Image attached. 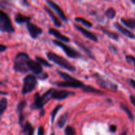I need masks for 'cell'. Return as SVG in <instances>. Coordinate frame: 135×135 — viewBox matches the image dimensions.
<instances>
[{"instance_id":"6da1fadb","label":"cell","mask_w":135,"mask_h":135,"mask_svg":"<svg viewBox=\"0 0 135 135\" xmlns=\"http://www.w3.org/2000/svg\"><path fill=\"white\" fill-rule=\"evenodd\" d=\"M57 73L64 80V81L55 83V84L57 86L63 88H82V90L84 89L86 85L83 84V82L73 77L69 74L60 71H57Z\"/></svg>"},{"instance_id":"7a4b0ae2","label":"cell","mask_w":135,"mask_h":135,"mask_svg":"<svg viewBox=\"0 0 135 135\" xmlns=\"http://www.w3.org/2000/svg\"><path fill=\"white\" fill-rule=\"evenodd\" d=\"M29 56L25 52H21L17 54L14 59V70L16 72L26 73L28 71V61Z\"/></svg>"},{"instance_id":"3957f363","label":"cell","mask_w":135,"mask_h":135,"mask_svg":"<svg viewBox=\"0 0 135 135\" xmlns=\"http://www.w3.org/2000/svg\"><path fill=\"white\" fill-rule=\"evenodd\" d=\"M54 88H50L48 90L46 91L45 93L40 96L39 92H37L34 94V102L31 104L32 109H43L44 106L51 99V94H52Z\"/></svg>"},{"instance_id":"277c9868","label":"cell","mask_w":135,"mask_h":135,"mask_svg":"<svg viewBox=\"0 0 135 135\" xmlns=\"http://www.w3.org/2000/svg\"><path fill=\"white\" fill-rule=\"evenodd\" d=\"M46 55H47V57L49 60L52 61L53 63H55L56 65H58L62 68L65 69L69 71H71V72H75L76 71V68H75V66L73 65L69 61H68L65 58L62 57L60 55H57L54 52H51V51L47 52L46 54Z\"/></svg>"},{"instance_id":"5b68a950","label":"cell","mask_w":135,"mask_h":135,"mask_svg":"<svg viewBox=\"0 0 135 135\" xmlns=\"http://www.w3.org/2000/svg\"><path fill=\"white\" fill-rule=\"evenodd\" d=\"M0 30L2 32L13 33L15 32L9 15L2 10L0 11Z\"/></svg>"},{"instance_id":"8992f818","label":"cell","mask_w":135,"mask_h":135,"mask_svg":"<svg viewBox=\"0 0 135 135\" xmlns=\"http://www.w3.org/2000/svg\"><path fill=\"white\" fill-rule=\"evenodd\" d=\"M37 85V79L33 75H28L23 79L22 94L23 95L32 92Z\"/></svg>"},{"instance_id":"52a82bcc","label":"cell","mask_w":135,"mask_h":135,"mask_svg":"<svg viewBox=\"0 0 135 135\" xmlns=\"http://www.w3.org/2000/svg\"><path fill=\"white\" fill-rule=\"evenodd\" d=\"M53 43L55 45H56L57 46L60 47V48H61L65 51L67 56L69 57L73 58V59H77V58H80L81 57V55H80V54L79 51H77L75 49L71 47L70 46H68L67 45L65 44L63 42H60L59 40H53Z\"/></svg>"},{"instance_id":"ba28073f","label":"cell","mask_w":135,"mask_h":135,"mask_svg":"<svg viewBox=\"0 0 135 135\" xmlns=\"http://www.w3.org/2000/svg\"><path fill=\"white\" fill-rule=\"evenodd\" d=\"M95 77L96 79V81L97 83L103 88H111V89L115 90H117V86L115 84H114L112 82L109 81L108 79H105L104 77H103L102 76L100 75L99 74L96 73L95 74Z\"/></svg>"},{"instance_id":"9c48e42d","label":"cell","mask_w":135,"mask_h":135,"mask_svg":"<svg viewBox=\"0 0 135 135\" xmlns=\"http://www.w3.org/2000/svg\"><path fill=\"white\" fill-rule=\"evenodd\" d=\"M46 3H47V5L57 13L58 16H59V18L62 20V21H65V22H67L68 21V18L67 17V16L65 15V13L63 12V11L62 10L61 8L53 0H46Z\"/></svg>"},{"instance_id":"30bf717a","label":"cell","mask_w":135,"mask_h":135,"mask_svg":"<svg viewBox=\"0 0 135 135\" xmlns=\"http://www.w3.org/2000/svg\"><path fill=\"white\" fill-rule=\"evenodd\" d=\"M26 28H27L30 37L32 39H36L38 36L42 34V32H43L40 27L32 23V22H28L26 24Z\"/></svg>"},{"instance_id":"8fae6325","label":"cell","mask_w":135,"mask_h":135,"mask_svg":"<svg viewBox=\"0 0 135 135\" xmlns=\"http://www.w3.org/2000/svg\"><path fill=\"white\" fill-rule=\"evenodd\" d=\"M73 95H75V92H73L67 90H57L54 88L52 94H51V98L59 100H64L69 96H73Z\"/></svg>"},{"instance_id":"7c38bea8","label":"cell","mask_w":135,"mask_h":135,"mask_svg":"<svg viewBox=\"0 0 135 135\" xmlns=\"http://www.w3.org/2000/svg\"><path fill=\"white\" fill-rule=\"evenodd\" d=\"M28 67L29 70H30L33 73L36 74V75H40L43 72V68H42V65L37 61L29 59L28 61Z\"/></svg>"},{"instance_id":"4fadbf2b","label":"cell","mask_w":135,"mask_h":135,"mask_svg":"<svg viewBox=\"0 0 135 135\" xmlns=\"http://www.w3.org/2000/svg\"><path fill=\"white\" fill-rule=\"evenodd\" d=\"M74 26H75V28H76L78 31L80 32L85 38H88V39L90 40L95 42H97L98 41L97 36H96V34H94L93 32H91L88 31V30H86V29L82 27V26H79V25H74Z\"/></svg>"},{"instance_id":"5bb4252c","label":"cell","mask_w":135,"mask_h":135,"mask_svg":"<svg viewBox=\"0 0 135 135\" xmlns=\"http://www.w3.org/2000/svg\"><path fill=\"white\" fill-rule=\"evenodd\" d=\"M44 9L45 11L47 13V15L50 16V17L51 18V21H52L53 22H54V25L56 26H57V27H59V28L61 27L62 26L61 21H60V19H59V18H58L56 15H55V13L52 11V10H51L50 8H49L47 6H46V5H45V6H44Z\"/></svg>"},{"instance_id":"9a60e30c","label":"cell","mask_w":135,"mask_h":135,"mask_svg":"<svg viewBox=\"0 0 135 135\" xmlns=\"http://www.w3.org/2000/svg\"><path fill=\"white\" fill-rule=\"evenodd\" d=\"M113 25H114L115 27L120 32L122 33L124 36H125L127 37V38H130V39H135L134 34H133V32H131V31H129V30H128V29H127L126 28L124 27L123 26H122L121 24L116 22H114Z\"/></svg>"},{"instance_id":"2e32d148","label":"cell","mask_w":135,"mask_h":135,"mask_svg":"<svg viewBox=\"0 0 135 135\" xmlns=\"http://www.w3.org/2000/svg\"><path fill=\"white\" fill-rule=\"evenodd\" d=\"M26 102L25 100H21L17 107V112L18 115V122L21 125H22V122L24 121V115H23V110L26 106Z\"/></svg>"},{"instance_id":"e0dca14e","label":"cell","mask_w":135,"mask_h":135,"mask_svg":"<svg viewBox=\"0 0 135 135\" xmlns=\"http://www.w3.org/2000/svg\"><path fill=\"white\" fill-rule=\"evenodd\" d=\"M49 34H51V35L54 36V37H55L56 38H57L58 40H61V42H69L70 41V39L66 36L63 35V34L60 32L59 31H58L55 28H50L48 30Z\"/></svg>"},{"instance_id":"ac0fdd59","label":"cell","mask_w":135,"mask_h":135,"mask_svg":"<svg viewBox=\"0 0 135 135\" xmlns=\"http://www.w3.org/2000/svg\"><path fill=\"white\" fill-rule=\"evenodd\" d=\"M31 20V17L29 16L24 15L21 13H17L15 16V22L17 24L28 23Z\"/></svg>"},{"instance_id":"d6986e66","label":"cell","mask_w":135,"mask_h":135,"mask_svg":"<svg viewBox=\"0 0 135 135\" xmlns=\"http://www.w3.org/2000/svg\"><path fill=\"white\" fill-rule=\"evenodd\" d=\"M100 29L104 33V34H105V35L108 36L109 37V38H111V39L114 40H116V41H117L119 40V34H117V33L115 32H113V31H110V30H108V29L102 27V26H100Z\"/></svg>"},{"instance_id":"ffe728a7","label":"cell","mask_w":135,"mask_h":135,"mask_svg":"<svg viewBox=\"0 0 135 135\" xmlns=\"http://www.w3.org/2000/svg\"><path fill=\"white\" fill-rule=\"evenodd\" d=\"M121 23L123 25H125L127 27L131 29L135 28V18H121L120 19Z\"/></svg>"},{"instance_id":"44dd1931","label":"cell","mask_w":135,"mask_h":135,"mask_svg":"<svg viewBox=\"0 0 135 135\" xmlns=\"http://www.w3.org/2000/svg\"><path fill=\"white\" fill-rule=\"evenodd\" d=\"M22 127V133H24L25 135H34V129L33 127L32 126L31 124L28 122L26 121L25 123V125Z\"/></svg>"},{"instance_id":"7402d4cb","label":"cell","mask_w":135,"mask_h":135,"mask_svg":"<svg viewBox=\"0 0 135 135\" xmlns=\"http://www.w3.org/2000/svg\"><path fill=\"white\" fill-rule=\"evenodd\" d=\"M68 113H65L64 114L61 115L59 117V119L57 121V126L58 127L60 128V129H62L63 127L65 125L66 122L67 121V119H68Z\"/></svg>"},{"instance_id":"603a6c76","label":"cell","mask_w":135,"mask_h":135,"mask_svg":"<svg viewBox=\"0 0 135 135\" xmlns=\"http://www.w3.org/2000/svg\"><path fill=\"white\" fill-rule=\"evenodd\" d=\"M75 43H76V44L77 45V46H79V47H80V48L81 49V50H83V51L86 53V54L88 57H90L91 59H94V55L92 54V53L91 52L90 50H88L86 46H84V45L80 43V42H77V41H75Z\"/></svg>"},{"instance_id":"cb8c5ba5","label":"cell","mask_w":135,"mask_h":135,"mask_svg":"<svg viewBox=\"0 0 135 135\" xmlns=\"http://www.w3.org/2000/svg\"><path fill=\"white\" fill-rule=\"evenodd\" d=\"M120 106H121V108L127 113V115H128V117H129V119L131 121H133L134 120V117H133V115L132 113V112H131V110L129 109V108H128V106L125 104H124L123 103H121L120 104Z\"/></svg>"},{"instance_id":"d4e9b609","label":"cell","mask_w":135,"mask_h":135,"mask_svg":"<svg viewBox=\"0 0 135 135\" xmlns=\"http://www.w3.org/2000/svg\"><path fill=\"white\" fill-rule=\"evenodd\" d=\"M75 21L76 22H80L83 25H84V26H86L88 28H92V23L90 22L89 21L86 20V18H83V17H76L75 18Z\"/></svg>"},{"instance_id":"484cf974","label":"cell","mask_w":135,"mask_h":135,"mask_svg":"<svg viewBox=\"0 0 135 135\" xmlns=\"http://www.w3.org/2000/svg\"><path fill=\"white\" fill-rule=\"evenodd\" d=\"M7 104L8 102L6 98H3L1 99V101H0V115L1 116H2L5 111L6 110L7 108Z\"/></svg>"},{"instance_id":"4316f807","label":"cell","mask_w":135,"mask_h":135,"mask_svg":"<svg viewBox=\"0 0 135 135\" xmlns=\"http://www.w3.org/2000/svg\"><path fill=\"white\" fill-rule=\"evenodd\" d=\"M105 16L109 19H113L116 16V11L113 7H109L105 11Z\"/></svg>"},{"instance_id":"83f0119b","label":"cell","mask_w":135,"mask_h":135,"mask_svg":"<svg viewBox=\"0 0 135 135\" xmlns=\"http://www.w3.org/2000/svg\"><path fill=\"white\" fill-rule=\"evenodd\" d=\"M63 108V105H57L56 107H55V108H54V109H53L52 111H51V124L54 123V120H55V116H56L57 113V112H59V109H60L61 108Z\"/></svg>"},{"instance_id":"f1b7e54d","label":"cell","mask_w":135,"mask_h":135,"mask_svg":"<svg viewBox=\"0 0 135 135\" xmlns=\"http://www.w3.org/2000/svg\"><path fill=\"white\" fill-rule=\"evenodd\" d=\"M84 92H93V93H104L103 92H102L101 90H97L96 88H94V87L91 86H88L86 85L84 87V89L83 90Z\"/></svg>"},{"instance_id":"f546056e","label":"cell","mask_w":135,"mask_h":135,"mask_svg":"<svg viewBox=\"0 0 135 135\" xmlns=\"http://www.w3.org/2000/svg\"><path fill=\"white\" fill-rule=\"evenodd\" d=\"M36 61H37L38 62H39L41 65L44 66H46V67H52V65L50 64L47 60H46L45 59L42 57H36Z\"/></svg>"},{"instance_id":"4dcf8cb0","label":"cell","mask_w":135,"mask_h":135,"mask_svg":"<svg viewBox=\"0 0 135 135\" xmlns=\"http://www.w3.org/2000/svg\"><path fill=\"white\" fill-rule=\"evenodd\" d=\"M65 135H75V131L73 127L68 125L65 129Z\"/></svg>"},{"instance_id":"1f68e13d","label":"cell","mask_w":135,"mask_h":135,"mask_svg":"<svg viewBox=\"0 0 135 135\" xmlns=\"http://www.w3.org/2000/svg\"><path fill=\"white\" fill-rule=\"evenodd\" d=\"M125 59L129 63H133L135 67V57L133 55H126Z\"/></svg>"},{"instance_id":"d6a6232c","label":"cell","mask_w":135,"mask_h":135,"mask_svg":"<svg viewBox=\"0 0 135 135\" xmlns=\"http://www.w3.org/2000/svg\"><path fill=\"white\" fill-rule=\"evenodd\" d=\"M38 135H44V129L42 126H40L38 127Z\"/></svg>"},{"instance_id":"836d02e7","label":"cell","mask_w":135,"mask_h":135,"mask_svg":"<svg viewBox=\"0 0 135 135\" xmlns=\"http://www.w3.org/2000/svg\"><path fill=\"white\" fill-rule=\"evenodd\" d=\"M109 131H110V132H112L113 133H115L116 131H117V126L115 125H110L109 126Z\"/></svg>"},{"instance_id":"e575fe53","label":"cell","mask_w":135,"mask_h":135,"mask_svg":"<svg viewBox=\"0 0 135 135\" xmlns=\"http://www.w3.org/2000/svg\"><path fill=\"white\" fill-rule=\"evenodd\" d=\"M109 49H110V50L113 53H115L116 51H117V48L114 46H113V45H109Z\"/></svg>"},{"instance_id":"d590c367","label":"cell","mask_w":135,"mask_h":135,"mask_svg":"<svg viewBox=\"0 0 135 135\" xmlns=\"http://www.w3.org/2000/svg\"><path fill=\"white\" fill-rule=\"evenodd\" d=\"M7 47L6 46L1 44V46H0V51H1V53L3 52L4 51H5V50H7Z\"/></svg>"},{"instance_id":"8d00e7d4","label":"cell","mask_w":135,"mask_h":135,"mask_svg":"<svg viewBox=\"0 0 135 135\" xmlns=\"http://www.w3.org/2000/svg\"><path fill=\"white\" fill-rule=\"evenodd\" d=\"M130 100H131V102L132 104H133V105L135 107V96H133V95H131Z\"/></svg>"},{"instance_id":"74e56055","label":"cell","mask_w":135,"mask_h":135,"mask_svg":"<svg viewBox=\"0 0 135 135\" xmlns=\"http://www.w3.org/2000/svg\"><path fill=\"white\" fill-rule=\"evenodd\" d=\"M129 83H130L131 85L132 86H133V88L135 89V80H134V79H131L130 80H129Z\"/></svg>"},{"instance_id":"f35d334b","label":"cell","mask_w":135,"mask_h":135,"mask_svg":"<svg viewBox=\"0 0 135 135\" xmlns=\"http://www.w3.org/2000/svg\"><path fill=\"white\" fill-rule=\"evenodd\" d=\"M22 1V4H23L25 6H27L28 5V0H21Z\"/></svg>"},{"instance_id":"ab89813d","label":"cell","mask_w":135,"mask_h":135,"mask_svg":"<svg viewBox=\"0 0 135 135\" xmlns=\"http://www.w3.org/2000/svg\"><path fill=\"white\" fill-rule=\"evenodd\" d=\"M121 135H127V131H124L122 132Z\"/></svg>"},{"instance_id":"60d3db41","label":"cell","mask_w":135,"mask_h":135,"mask_svg":"<svg viewBox=\"0 0 135 135\" xmlns=\"http://www.w3.org/2000/svg\"><path fill=\"white\" fill-rule=\"evenodd\" d=\"M131 1L133 5H135V0H131Z\"/></svg>"},{"instance_id":"b9f144b4","label":"cell","mask_w":135,"mask_h":135,"mask_svg":"<svg viewBox=\"0 0 135 135\" xmlns=\"http://www.w3.org/2000/svg\"><path fill=\"white\" fill-rule=\"evenodd\" d=\"M8 1H10V0H8Z\"/></svg>"}]
</instances>
